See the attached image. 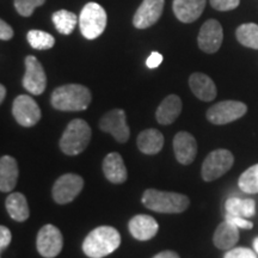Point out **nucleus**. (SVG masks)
Segmentation results:
<instances>
[{
	"label": "nucleus",
	"instance_id": "obj_1",
	"mask_svg": "<svg viewBox=\"0 0 258 258\" xmlns=\"http://www.w3.org/2000/svg\"><path fill=\"white\" fill-rule=\"evenodd\" d=\"M120 245V232L111 226H99L86 235L83 251L90 258H103L117 250Z\"/></svg>",
	"mask_w": 258,
	"mask_h": 258
},
{
	"label": "nucleus",
	"instance_id": "obj_2",
	"mask_svg": "<svg viewBox=\"0 0 258 258\" xmlns=\"http://www.w3.org/2000/svg\"><path fill=\"white\" fill-rule=\"evenodd\" d=\"M92 96L90 90L79 84H67L54 90L51 106L60 111H83L89 108Z\"/></svg>",
	"mask_w": 258,
	"mask_h": 258
},
{
	"label": "nucleus",
	"instance_id": "obj_3",
	"mask_svg": "<svg viewBox=\"0 0 258 258\" xmlns=\"http://www.w3.org/2000/svg\"><path fill=\"white\" fill-rule=\"evenodd\" d=\"M141 202L150 211L163 214H179L186 211L190 205V200L183 194L157 189L145 190Z\"/></svg>",
	"mask_w": 258,
	"mask_h": 258
},
{
	"label": "nucleus",
	"instance_id": "obj_4",
	"mask_svg": "<svg viewBox=\"0 0 258 258\" xmlns=\"http://www.w3.org/2000/svg\"><path fill=\"white\" fill-rule=\"evenodd\" d=\"M91 135L92 132L88 122L80 118L72 120L60 138V150L67 156H78L89 146Z\"/></svg>",
	"mask_w": 258,
	"mask_h": 258
},
{
	"label": "nucleus",
	"instance_id": "obj_5",
	"mask_svg": "<svg viewBox=\"0 0 258 258\" xmlns=\"http://www.w3.org/2000/svg\"><path fill=\"white\" fill-rule=\"evenodd\" d=\"M106 12L97 3H88L79 16L80 32L88 40H95L104 32L106 27Z\"/></svg>",
	"mask_w": 258,
	"mask_h": 258
},
{
	"label": "nucleus",
	"instance_id": "obj_6",
	"mask_svg": "<svg viewBox=\"0 0 258 258\" xmlns=\"http://www.w3.org/2000/svg\"><path fill=\"white\" fill-rule=\"evenodd\" d=\"M234 157L228 150L213 151L206 157L202 164V178L206 182H212L224 176L228 170L233 166Z\"/></svg>",
	"mask_w": 258,
	"mask_h": 258
},
{
	"label": "nucleus",
	"instance_id": "obj_7",
	"mask_svg": "<svg viewBox=\"0 0 258 258\" xmlns=\"http://www.w3.org/2000/svg\"><path fill=\"white\" fill-rule=\"evenodd\" d=\"M247 106L238 101L219 102L208 109L207 120L213 124H227L231 122L239 120L246 114Z\"/></svg>",
	"mask_w": 258,
	"mask_h": 258
},
{
	"label": "nucleus",
	"instance_id": "obj_8",
	"mask_svg": "<svg viewBox=\"0 0 258 258\" xmlns=\"http://www.w3.org/2000/svg\"><path fill=\"white\" fill-rule=\"evenodd\" d=\"M84 179L77 173H64L54 183L51 194L54 201L59 205H67L72 202L82 192Z\"/></svg>",
	"mask_w": 258,
	"mask_h": 258
},
{
	"label": "nucleus",
	"instance_id": "obj_9",
	"mask_svg": "<svg viewBox=\"0 0 258 258\" xmlns=\"http://www.w3.org/2000/svg\"><path fill=\"white\" fill-rule=\"evenodd\" d=\"M36 247L42 257H56L63 247V237L59 228L50 224L44 225L37 233Z\"/></svg>",
	"mask_w": 258,
	"mask_h": 258
},
{
	"label": "nucleus",
	"instance_id": "obj_10",
	"mask_svg": "<svg viewBox=\"0 0 258 258\" xmlns=\"http://www.w3.org/2000/svg\"><path fill=\"white\" fill-rule=\"evenodd\" d=\"M12 115L22 127H34L41 120V109L30 96L19 95L12 104Z\"/></svg>",
	"mask_w": 258,
	"mask_h": 258
},
{
	"label": "nucleus",
	"instance_id": "obj_11",
	"mask_svg": "<svg viewBox=\"0 0 258 258\" xmlns=\"http://www.w3.org/2000/svg\"><path fill=\"white\" fill-rule=\"evenodd\" d=\"M99 128L105 133L111 134L117 143L123 144L131 137V129L127 124V116L122 109H112L99 121Z\"/></svg>",
	"mask_w": 258,
	"mask_h": 258
},
{
	"label": "nucleus",
	"instance_id": "obj_12",
	"mask_svg": "<svg viewBox=\"0 0 258 258\" xmlns=\"http://www.w3.org/2000/svg\"><path fill=\"white\" fill-rule=\"evenodd\" d=\"M24 89L31 95L38 96L44 92L47 86V77L43 66L36 57L29 55L25 57V74L23 77Z\"/></svg>",
	"mask_w": 258,
	"mask_h": 258
},
{
	"label": "nucleus",
	"instance_id": "obj_13",
	"mask_svg": "<svg viewBox=\"0 0 258 258\" xmlns=\"http://www.w3.org/2000/svg\"><path fill=\"white\" fill-rule=\"evenodd\" d=\"M222 40H224V31L217 19H208L203 23L198 37L200 49L208 54L217 53L220 49Z\"/></svg>",
	"mask_w": 258,
	"mask_h": 258
},
{
	"label": "nucleus",
	"instance_id": "obj_14",
	"mask_svg": "<svg viewBox=\"0 0 258 258\" xmlns=\"http://www.w3.org/2000/svg\"><path fill=\"white\" fill-rule=\"evenodd\" d=\"M165 0H144L135 12L133 25L137 29H147L156 24L163 14Z\"/></svg>",
	"mask_w": 258,
	"mask_h": 258
},
{
	"label": "nucleus",
	"instance_id": "obj_15",
	"mask_svg": "<svg viewBox=\"0 0 258 258\" xmlns=\"http://www.w3.org/2000/svg\"><path fill=\"white\" fill-rule=\"evenodd\" d=\"M173 152L182 165H190L198 154V143L188 132H179L173 138Z\"/></svg>",
	"mask_w": 258,
	"mask_h": 258
},
{
	"label": "nucleus",
	"instance_id": "obj_16",
	"mask_svg": "<svg viewBox=\"0 0 258 258\" xmlns=\"http://www.w3.org/2000/svg\"><path fill=\"white\" fill-rule=\"evenodd\" d=\"M128 228L135 239L146 241L156 237L158 231H159V225H158L156 219L151 215L139 214L131 219Z\"/></svg>",
	"mask_w": 258,
	"mask_h": 258
},
{
	"label": "nucleus",
	"instance_id": "obj_17",
	"mask_svg": "<svg viewBox=\"0 0 258 258\" xmlns=\"http://www.w3.org/2000/svg\"><path fill=\"white\" fill-rule=\"evenodd\" d=\"M102 167L105 178L112 184H122L127 180V167L120 153H109L103 160Z\"/></svg>",
	"mask_w": 258,
	"mask_h": 258
},
{
	"label": "nucleus",
	"instance_id": "obj_18",
	"mask_svg": "<svg viewBox=\"0 0 258 258\" xmlns=\"http://www.w3.org/2000/svg\"><path fill=\"white\" fill-rule=\"evenodd\" d=\"M207 0H173V14L183 23H192L200 18Z\"/></svg>",
	"mask_w": 258,
	"mask_h": 258
},
{
	"label": "nucleus",
	"instance_id": "obj_19",
	"mask_svg": "<svg viewBox=\"0 0 258 258\" xmlns=\"http://www.w3.org/2000/svg\"><path fill=\"white\" fill-rule=\"evenodd\" d=\"M191 92L203 102H211L217 97V86L208 76L203 73H192L189 78Z\"/></svg>",
	"mask_w": 258,
	"mask_h": 258
},
{
	"label": "nucleus",
	"instance_id": "obj_20",
	"mask_svg": "<svg viewBox=\"0 0 258 258\" xmlns=\"http://www.w3.org/2000/svg\"><path fill=\"white\" fill-rule=\"evenodd\" d=\"M182 101L178 96L170 95L163 99L156 111V118L160 124H171L182 112Z\"/></svg>",
	"mask_w": 258,
	"mask_h": 258
},
{
	"label": "nucleus",
	"instance_id": "obj_21",
	"mask_svg": "<svg viewBox=\"0 0 258 258\" xmlns=\"http://www.w3.org/2000/svg\"><path fill=\"white\" fill-rule=\"evenodd\" d=\"M239 240V228L228 221L221 222L213 235V243L220 250L228 251L233 249Z\"/></svg>",
	"mask_w": 258,
	"mask_h": 258
},
{
	"label": "nucleus",
	"instance_id": "obj_22",
	"mask_svg": "<svg viewBox=\"0 0 258 258\" xmlns=\"http://www.w3.org/2000/svg\"><path fill=\"white\" fill-rule=\"evenodd\" d=\"M18 165L17 160L10 156L0 158V190L10 192L17 185Z\"/></svg>",
	"mask_w": 258,
	"mask_h": 258
},
{
	"label": "nucleus",
	"instance_id": "obj_23",
	"mask_svg": "<svg viewBox=\"0 0 258 258\" xmlns=\"http://www.w3.org/2000/svg\"><path fill=\"white\" fill-rule=\"evenodd\" d=\"M139 150L148 156L159 153L164 146V135L158 129H145L137 139Z\"/></svg>",
	"mask_w": 258,
	"mask_h": 258
},
{
	"label": "nucleus",
	"instance_id": "obj_24",
	"mask_svg": "<svg viewBox=\"0 0 258 258\" xmlns=\"http://www.w3.org/2000/svg\"><path fill=\"white\" fill-rule=\"evenodd\" d=\"M5 206L9 215L15 221L23 222L30 217V209H29L27 198L22 192L10 194L6 199Z\"/></svg>",
	"mask_w": 258,
	"mask_h": 258
},
{
	"label": "nucleus",
	"instance_id": "obj_25",
	"mask_svg": "<svg viewBox=\"0 0 258 258\" xmlns=\"http://www.w3.org/2000/svg\"><path fill=\"white\" fill-rule=\"evenodd\" d=\"M226 213L235 217L252 218L256 214V202L251 199L230 198L225 203Z\"/></svg>",
	"mask_w": 258,
	"mask_h": 258
},
{
	"label": "nucleus",
	"instance_id": "obj_26",
	"mask_svg": "<svg viewBox=\"0 0 258 258\" xmlns=\"http://www.w3.org/2000/svg\"><path fill=\"white\" fill-rule=\"evenodd\" d=\"M51 19H53V23L55 25L56 30L62 35L72 34L77 23L79 22L77 15L67 11V10H59V11L54 12Z\"/></svg>",
	"mask_w": 258,
	"mask_h": 258
},
{
	"label": "nucleus",
	"instance_id": "obj_27",
	"mask_svg": "<svg viewBox=\"0 0 258 258\" xmlns=\"http://www.w3.org/2000/svg\"><path fill=\"white\" fill-rule=\"evenodd\" d=\"M235 36L243 46L258 49V24L245 23L239 25L235 31Z\"/></svg>",
	"mask_w": 258,
	"mask_h": 258
},
{
	"label": "nucleus",
	"instance_id": "obj_28",
	"mask_svg": "<svg viewBox=\"0 0 258 258\" xmlns=\"http://www.w3.org/2000/svg\"><path fill=\"white\" fill-rule=\"evenodd\" d=\"M238 185L245 194H258V164L250 166L241 173Z\"/></svg>",
	"mask_w": 258,
	"mask_h": 258
},
{
	"label": "nucleus",
	"instance_id": "obj_29",
	"mask_svg": "<svg viewBox=\"0 0 258 258\" xmlns=\"http://www.w3.org/2000/svg\"><path fill=\"white\" fill-rule=\"evenodd\" d=\"M27 40L29 44L37 50H47L54 47L55 44V38L42 30H30L27 34Z\"/></svg>",
	"mask_w": 258,
	"mask_h": 258
},
{
	"label": "nucleus",
	"instance_id": "obj_30",
	"mask_svg": "<svg viewBox=\"0 0 258 258\" xmlns=\"http://www.w3.org/2000/svg\"><path fill=\"white\" fill-rule=\"evenodd\" d=\"M46 3V0H14L15 9L23 17H29L34 14L35 9L42 6Z\"/></svg>",
	"mask_w": 258,
	"mask_h": 258
},
{
	"label": "nucleus",
	"instance_id": "obj_31",
	"mask_svg": "<svg viewBox=\"0 0 258 258\" xmlns=\"http://www.w3.org/2000/svg\"><path fill=\"white\" fill-rule=\"evenodd\" d=\"M224 258H258L256 251L247 247H233L225 253Z\"/></svg>",
	"mask_w": 258,
	"mask_h": 258
},
{
	"label": "nucleus",
	"instance_id": "obj_32",
	"mask_svg": "<svg viewBox=\"0 0 258 258\" xmlns=\"http://www.w3.org/2000/svg\"><path fill=\"white\" fill-rule=\"evenodd\" d=\"M213 9L218 11H231L239 6L240 0H209Z\"/></svg>",
	"mask_w": 258,
	"mask_h": 258
},
{
	"label": "nucleus",
	"instance_id": "obj_33",
	"mask_svg": "<svg viewBox=\"0 0 258 258\" xmlns=\"http://www.w3.org/2000/svg\"><path fill=\"white\" fill-rule=\"evenodd\" d=\"M225 220L231 222L234 226H237L238 228H244V230H251L253 227V224L251 221L247 220L246 218L241 217H235V215H231L228 213L225 214Z\"/></svg>",
	"mask_w": 258,
	"mask_h": 258
},
{
	"label": "nucleus",
	"instance_id": "obj_34",
	"mask_svg": "<svg viewBox=\"0 0 258 258\" xmlns=\"http://www.w3.org/2000/svg\"><path fill=\"white\" fill-rule=\"evenodd\" d=\"M12 234L11 231L9 230L6 226H0V250L4 251L6 247L9 246L10 243H11Z\"/></svg>",
	"mask_w": 258,
	"mask_h": 258
},
{
	"label": "nucleus",
	"instance_id": "obj_35",
	"mask_svg": "<svg viewBox=\"0 0 258 258\" xmlns=\"http://www.w3.org/2000/svg\"><path fill=\"white\" fill-rule=\"evenodd\" d=\"M14 37V29L6 23L4 19L0 21V38L3 41H9Z\"/></svg>",
	"mask_w": 258,
	"mask_h": 258
},
{
	"label": "nucleus",
	"instance_id": "obj_36",
	"mask_svg": "<svg viewBox=\"0 0 258 258\" xmlns=\"http://www.w3.org/2000/svg\"><path fill=\"white\" fill-rule=\"evenodd\" d=\"M161 62H163V55L160 53H158V51H152L151 55L146 60L148 69H157L158 66H160Z\"/></svg>",
	"mask_w": 258,
	"mask_h": 258
},
{
	"label": "nucleus",
	"instance_id": "obj_37",
	"mask_svg": "<svg viewBox=\"0 0 258 258\" xmlns=\"http://www.w3.org/2000/svg\"><path fill=\"white\" fill-rule=\"evenodd\" d=\"M153 258H180V257L176 252H173V251L166 250V251H161V252L157 253Z\"/></svg>",
	"mask_w": 258,
	"mask_h": 258
},
{
	"label": "nucleus",
	"instance_id": "obj_38",
	"mask_svg": "<svg viewBox=\"0 0 258 258\" xmlns=\"http://www.w3.org/2000/svg\"><path fill=\"white\" fill-rule=\"evenodd\" d=\"M5 97H6V89H5V86L4 85H0V102H4V99H5Z\"/></svg>",
	"mask_w": 258,
	"mask_h": 258
},
{
	"label": "nucleus",
	"instance_id": "obj_39",
	"mask_svg": "<svg viewBox=\"0 0 258 258\" xmlns=\"http://www.w3.org/2000/svg\"><path fill=\"white\" fill-rule=\"evenodd\" d=\"M253 249L256 251V253H258V237L253 239Z\"/></svg>",
	"mask_w": 258,
	"mask_h": 258
}]
</instances>
